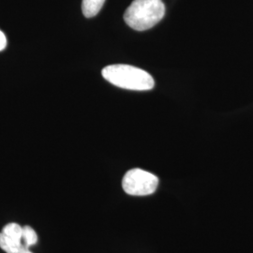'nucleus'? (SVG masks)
I'll list each match as a JSON object with an SVG mask.
<instances>
[{
  "label": "nucleus",
  "mask_w": 253,
  "mask_h": 253,
  "mask_svg": "<svg viewBox=\"0 0 253 253\" xmlns=\"http://www.w3.org/2000/svg\"><path fill=\"white\" fill-rule=\"evenodd\" d=\"M101 74L112 84L128 90H150L155 85L153 77L149 73L130 65H110L102 70Z\"/></svg>",
  "instance_id": "1"
},
{
  "label": "nucleus",
  "mask_w": 253,
  "mask_h": 253,
  "mask_svg": "<svg viewBox=\"0 0 253 253\" xmlns=\"http://www.w3.org/2000/svg\"><path fill=\"white\" fill-rule=\"evenodd\" d=\"M165 14L163 0H134L124 13L126 25L136 31L155 27Z\"/></svg>",
  "instance_id": "2"
},
{
  "label": "nucleus",
  "mask_w": 253,
  "mask_h": 253,
  "mask_svg": "<svg viewBox=\"0 0 253 253\" xmlns=\"http://www.w3.org/2000/svg\"><path fill=\"white\" fill-rule=\"evenodd\" d=\"M159 185V178L151 172L142 169H132L126 172L122 186L125 192L133 196H145L154 193Z\"/></svg>",
  "instance_id": "3"
},
{
  "label": "nucleus",
  "mask_w": 253,
  "mask_h": 253,
  "mask_svg": "<svg viewBox=\"0 0 253 253\" xmlns=\"http://www.w3.org/2000/svg\"><path fill=\"white\" fill-rule=\"evenodd\" d=\"M105 0H83L82 10L86 18L96 16L102 8Z\"/></svg>",
  "instance_id": "4"
},
{
  "label": "nucleus",
  "mask_w": 253,
  "mask_h": 253,
  "mask_svg": "<svg viewBox=\"0 0 253 253\" xmlns=\"http://www.w3.org/2000/svg\"><path fill=\"white\" fill-rule=\"evenodd\" d=\"M4 235L10 237L11 239L22 243V235H23V227L20 226L17 223H9L2 229Z\"/></svg>",
  "instance_id": "5"
},
{
  "label": "nucleus",
  "mask_w": 253,
  "mask_h": 253,
  "mask_svg": "<svg viewBox=\"0 0 253 253\" xmlns=\"http://www.w3.org/2000/svg\"><path fill=\"white\" fill-rule=\"evenodd\" d=\"M38 242V235L35 230L30 226L23 227V235H22V243L29 248Z\"/></svg>",
  "instance_id": "6"
},
{
  "label": "nucleus",
  "mask_w": 253,
  "mask_h": 253,
  "mask_svg": "<svg viewBox=\"0 0 253 253\" xmlns=\"http://www.w3.org/2000/svg\"><path fill=\"white\" fill-rule=\"evenodd\" d=\"M7 46V38L5 34L0 30V51H3Z\"/></svg>",
  "instance_id": "7"
},
{
  "label": "nucleus",
  "mask_w": 253,
  "mask_h": 253,
  "mask_svg": "<svg viewBox=\"0 0 253 253\" xmlns=\"http://www.w3.org/2000/svg\"><path fill=\"white\" fill-rule=\"evenodd\" d=\"M32 253L30 251H29V248H27V247H25V246H23V248L21 249V251H20V253Z\"/></svg>",
  "instance_id": "8"
}]
</instances>
